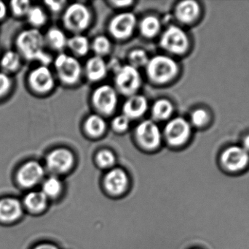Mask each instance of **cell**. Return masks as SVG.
Instances as JSON below:
<instances>
[{
    "label": "cell",
    "mask_w": 249,
    "mask_h": 249,
    "mask_svg": "<svg viewBox=\"0 0 249 249\" xmlns=\"http://www.w3.org/2000/svg\"><path fill=\"white\" fill-rule=\"evenodd\" d=\"M1 53H2V52H1V49H0V56H1Z\"/></svg>",
    "instance_id": "60d3db41"
},
{
    "label": "cell",
    "mask_w": 249,
    "mask_h": 249,
    "mask_svg": "<svg viewBox=\"0 0 249 249\" xmlns=\"http://www.w3.org/2000/svg\"><path fill=\"white\" fill-rule=\"evenodd\" d=\"M92 102L96 111L100 114L110 115L115 111L118 105V92L110 85H102L93 92Z\"/></svg>",
    "instance_id": "8fae6325"
},
{
    "label": "cell",
    "mask_w": 249,
    "mask_h": 249,
    "mask_svg": "<svg viewBox=\"0 0 249 249\" xmlns=\"http://www.w3.org/2000/svg\"><path fill=\"white\" fill-rule=\"evenodd\" d=\"M32 249H60L55 244L48 242L39 243L36 244Z\"/></svg>",
    "instance_id": "74e56055"
},
{
    "label": "cell",
    "mask_w": 249,
    "mask_h": 249,
    "mask_svg": "<svg viewBox=\"0 0 249 249\" xmlns=\"http://www.w3.org/2000/svg\"><path fill=\"white\" fill-rule=\"evenodd\" d=\"M106 129L107 123L105 118L98 114L89 115L85 122V130L91 137H97L102 135Z\"/></svg>",
    "instance_id": "484cf974"
},
{
    "label": "cell",
    "mask_w": 249,
    "mask_h": 249,
    "mask_svg": "<svg viewBox=\"0 0 249 249\" xmlns=\"http://www.w3.org/2000/svg\"><path fill=\"white\" fill-rule=\"evenodd\" d=\"M98 166L102 169H107L114 166L116 162V156L112 151L108 149L99 151L96 156Z\"/></svg>",
    "instance_id": "1f68e13d"
},
{
    "label": "cell",
    "mask_w": 249,
    "mask_h": 249,
    "mask_svg": "<svg viewBox=\"0 0 249 249\" xmlns=\"http://www.w3.org/2000/svg\"><path fill=\"white\" fill-rule=\"evenodd\" d=\"M201 8L197 1L193 0H185L180 1L176 6V19L180 23L184 24H191L199 19Z\"/></svg>",
    "instance_id": "ac0fdd59"
},
{
    "label": "cell",
    "mask_w": 249,
    "mask_h": 249,
    "mask_svg": "<svg viewBox=\"0 0 249 249\" xmlns=\"http://www.w3.org/2000/svg\"><path fill=\"white\" fill-rule=\"evenodd\" d=\"M137 25L136 16L130 12L117 14L111 19L109 31L115 39H125L131 36Z\"/></svg>",
    "instance_id": "4fadbf2b"
},
{
    "label": "cell",
    "mask_w": 249,
    "mask_h": 249,
    "mask_svg": "<svg viewBox=\"0 0 249 249\" xmlns=\"http://www.w3.org/2000/svg\"><path fill=\"white\" fill-rule=\"evenodd\" d=\"M23 62V58L16 50H7L0 56V71L13 76L21 70Z\"/></svg>",
    "instance_id": "ffe728a7"
},
{
    "label": "cell",
    "mask_w": 249,
    "mask_h": 249,
    "mask_svg": "<svg viewBox=\"0 0 249 249\" xmlns=\"http://www.w3.org/2000/svg\"><path fill=\"white\" fill-rule=\"evenodd\" d=\"M139 28L142 36L146 38H155L160 31L161 22L157 16H145L139 23Z\"/></svg>",
    "instance_id": "d4e9b609"
},
{
    "label": "cell",
    "mask_w": 249,
    "mask_h": 249,
    "mask_svg": "<svg viewBox=\"0 0 249 249\" xmlns=\"http://www.w3.org/2000/svg\"><path fill=\"white\" fill-rule=\"evenodd\" d=\"M53 64L57 76L65 84H74L81 77L83 68L75 57L61 53L53 60Z\"/></svg>",
    "instance_id": "52a82bcc"
},
{
    "label": "cell",
    "mask_w": 249,
    "mask_h": 249,
    "mask_svg": "<svg viewBox=\"0 0 249 249\" xmlns=\"http://www.w3.org/2000/svg\"><path fill=\"white\" fill-rule=\"evenodd\" d=\"M90 48L94 51L96 56L103 57L109 54L112 48V44L107 37L99 35L93 39L90 44Z\"/></svg>",
    "instance_id": "f546056e"
},
{
    "label": "cell",
    "mask_w": 249,
    "mask_h": 249,
    "mask_svg": "<svg viewBox=\"0 0 249 249\" xmlns=\"http://www.w3.org/2000/svg\"><path fill=\"white\" fill-rule=\"evenodd\" d=\"M174 107L168 99L162 98L154 102L152 107V118L155 121H165L168 119L174 113Z\"/></svg>",
    "instance_id": "603a6c76"
},
{
    "label": "cell",
    "mask_w": 249,
    "mask_h": 249,
    "mask_svg": "<svg viewBox=\"0 0 249 249\" xmlns=\"http://www.w3.org/2000/svg\"><path fill=\"white\" fill-rule=\"evenodd\" d=\"M26 86L32 94L43 96L51 93L55 87V77L48 66L39 64L28 73Z\"/></svg>",
    "instance_id": "277c9868"
},
{
    "label": "cell",
    "mask_w": 249,
    "mask_h": 249,
    "mask_svg": "<svg viewBox=\"0 0 249 249\" xmlns=\"http://www.w3.org/2000/svg\"><path fill=\"white\" fill-rule=\"evenodd\" d=\"M32 5L28 0H13L8 4L9 14L15 19H25Z\"/></svg>",
    "instance_id": "f1b7e54d"
},
{
    "label": "cell",
    "mask_w": 249,
    "mask_h": 249,
    "mask_svg": "<svg viewBox=\"0 0 249 249\" xmlns=\"http://www.w3.org/2000/svg\"><path fill=\"white\" fill-rule=\"evenodd\" d=\"M108 67L103 57L94 56L88 60L85 67V73L90 81L102 80L107 74Z\"/></svg>",
    "instance_id": "44dd1931"
},
{
    "label": "cell",
    "mask_w": 249,
    "mask_h": 249,
    "mask_svg": "<svg viewBox=\"0 0 249 249\" xmlns=\"http://www.w3.org/2000/svg\"><path fill=\"white\" fill-rule=\"evenodd\" d=\"M221 160L229 171H241L248 165L249 153L242 146H231L224 151Z\"/></svg>",
    "instance_id": "2e32d148"
},
{
    "label": "cell",
    "mask_w": 249,
    "mask_h": 249,
    "mask_svg": "<svg viewBox=\"0 0 249 249\" xmlns=\"http://www.w3.org/2000/svg\"><path fill=\"white\" fill-rule=\"evenodd\" d=\"M25 19L30 28L40 30V28L45 26L48 21V15L42 6L32 4Z\"/></svg>",
    "instance_id": "cb8c5ba5"
},
{
    "label": "cell",
    "mask_w": 249,
    "mask_h": 249,
    "mask_svg": "<svg viewBox=\"0 0 249 249\" xmlns=\"http://www.w3.org/2000/svg\"><path fill=\"white\" fill-rule=\"evenodd\" d=\"M15 87L13 76L0 71V102L11 95Z\"/></svg>",
    "instance_id": "4dcf8cb0"
},
{
    "label": "cell",
    "mask_w": 249,
    "mask_h": 249,
    "mask_svg": "<svg viewBox=\"0 0 249 249\" xmlns=\"http://www.w3.org/2000/svg\"><path fill=\"white\" fill-rule=\"evenodd\" d=\"M25 210L21 200L16 197H0V223L13 225L23 218Z\"/></svg>",
    "instance_id": "5bb4252c"
},
{
    "label": "cell",
    "mask_w": 249,
    "mask_h": 249,
    "mask_svg": "<svg viewBox=\"0 0 249 249\" xmlns=\"http://www.w3.org/2000/svg\"><path fill=\"white\" fill-rule=\"evenodd\" d=\"M243 148L249 153V134L246 136L243 140Z\"/></svg>",
    "instance_id": "ab89813d"
},
{
    "label": "cell",
    "mask_w": 249,
    "mask_h": 249,
    "mask_svg": "<svg viewBox=\"0 0 249 249\" xmlns=\"http://www.w3.org/2000/svg\"><path fill=\"white\" fill-rule=\"evenodd\" d=\"M9 15L8 4L0 0V23L4 21Z\"/></svg>",
    "instance_id": "8d00e7d4"
},
{
    "label": "cell",
    "mask_w": 249,
    "mask_h": 249,
    "mask_svg": "<svg viewBox=\"0 0 249 249\" xmlns=\"http://www.w3.org/2000/svg\"><path fill=\"white\" fill-rule=\"evenodd\" d=\"M45 173V167L39 161L28 159L18 165L15 172V181L18 187L23 191H31L44 181Z\"/></svg>",
    "instance_id": "7a4b0ae2"
},
{
    "label": "cell",
    "mask_w": 249,
    "mask_h": 249,
    "mask_svg": "<svg viewBox=\"0 0 249 249\" xmlns=\"http://www.w3.org/2000/svg\"><path fill=\"white\" fill-rule=\"evenodd\" d=\"M130 121L127 117L124 114L118 115L112 120V125L114 130L118 133H124L128 129L130 126Z\"/></svg>",
    "instance_id": "e575fe53"
},
{
    "label": "cell",
    "mask_w": 249,
    "mask_h": 249,
    "mask_svg": "<svg viewBox=\"0 0 249 249\" xmlns=\"http://www.w3.org/2000/svg\"><path fill=\"white\" fill-rule=\"evenodd\" d=\"M115 7H128L133 3L132 1H112Z\"/></svg>",
    "instance_id": "f35d334b"
},
{
    "label": "cell",
    "mask_w": 249,
    "mask_h": 249,
    "mask_svg": "<svg viewBox=\"0 0 249 249\" xmlns=\"http://www.w3.org/2000/svg\"><path fill=\"white\" fill-rule=\"evenodd\" d=\"M191 133V124L182 117H176L170 120L165 124L163 131L165 140L173 147H179L185 144Z\"/></svg>",
    "instance_id": "30bf717a"
},
{
    "label": "cell",
    "mask_w": 249,
    "mask_h": 249,
    "mask_svg": "<svg viewBox=\"0 0 249 249\" xmlns=\"http://www.w3.org/2000/svg\"><path fill=\"white\" fill-rule=\"evenodd\" d=\"M64 1H46L45 5L51 13H59L64 7Z\"/></svg>",
    "instance_id": "d590c367"
},
{
    "label": "cell",
    "mask_w": 249,
    "mask_h": 249,
    "mask_svg": "<svg viewBox=\"0 0 249 249\" xmlns=\"http://www.w3.org/2000/svg\"><path fill=\"white\" fill-rule=\"evenodd\" d=\"M115 89L125 96L136 95L142 86V76L139 70L130 64L119 67L115 76Z\"/></svg>",
    "instance_id": "ba28073f"
},
{
    "label": "cell",
    "mask_w": 249,
    "mask_h": 249,
    "mask_svg": "<svg viewBox=\"0 0 249 249\" xmlns=\"http://www.w3.org/2000/svg\"><path fill=\"white\" fill-rule=\"evenodd\" d=\"M130 184L128 175L122 168H114L105 174L103 185L105 191L112 197L121 196L128 190Z\"/></svg>",
    "instance_id": "9a60e30c"
},
{
    "label": "cell",
    "mask_w": 249,
    "mask_h": 249,
    "mask_svg": "<svg viewBox=\"0 0 249 249\" xmlns=\"http://www.w3.org/2000/svg\"><path fill=\"white\" fill-rule=\"evenodd\" d=\"M67 46L76 55L85 56L90 50V44L86 36L77 34L68 39Z\"/></svg>",
    "instance_id": "83f0119b"
},
{
    "label": "cell",
    "mask_w": 249,
    "mask_h": 249,
    "mask_svg": "<svg viewBox=\"0 0 249 249\" xmlns=\"http://www.w3.org/2000/svg\"><path fill=\"white\" fill-rule=\"evenodd\" d=\"M148 109L147 99L143 95L128 96L123 107V114L130 120L137 119L143 116Z\"/></svg>",
    "instance_id": "d6986e66"
},
{
    "label": "cell",
    "mask_w": 249,
    "mask_h": 249,
    "mask_svg": "<svg viewBox=\"0 0 249 249\" xmlns=\"http://www.w3.org/2000/svg\"><path fill=\"white\" fill-rule=\"evenodd\" d=\"M14 44V49L23 61L46 66L53 61L52 57L47 51L44 34L39 29L28 28L20 31L15 38Z\"/></svg>",
    "instance_id": "6da1fadb"
},
{
    "label": "cell",
    "mask_w": 249,
    "mask_h": 249,
    "mask_svg": "<svg viewBox=\"0 0 249 249\" xmlns=\"http://www.w3.org/2000/svg\"><path fill=\"white\" fill-rule=\"evenodd\" d=\"M160 45L162 49L170 54L182 55L190 48V39L184 29L179 26L171 25L161 35Z\"/></svg>",
    "instance_id": "5b68a950"
},
{
    "label": "cell",
    "mask_w": 249,
    "mask_h": 249,
    "mask_svg": "<svg viewBox=\"0 0 249 249\" xmlns=\"http://www.w3.org/2000/svg\"><path fill=\"white\" fill-rule=\"evenodd\" d=\"M74 164V156L72 152L65 148H57L48 152L45 156V171L52 175L66 173L72 168Z\"/></svg>",
    "instance_id": "9c48e42d"
},
{
    "label": "cell",
    "mask_w": 249,
    "mask_h": 249,
    "mask_svg": "<svg viewBox=\"0 0 249 249\" xmlns=\"http://www.w3.org/2000/svg\"><path fill=\"white\" fill-rule=\"evenodd\" d=\"M138 143L146 150H154L160 146L162 134L158 124L152 120H145L136 129Z\"/></svg>",
    "instance_id": "7c38bea8"
},
{
    "label": "cell",
    "mask_w": 249,
    "mask_h": 249,
    "mask_svg": "<svg viewBox=\"0 0 249 249\" xmlns=\"http://www.w3.org/2000/svg\"><path fill=\"white\" fill-rule=\"evenodd\" d=\"M47 47L54 51H61L67 46L68 38L59 28L51 27L44 34Z\"/></svg>",
    "instance_id": "7402d4cb"
},
{
    "label": "cell",
    "mask_w": 249,
    "mask_h": 249,
    "mask_svg": "<svg viewBox=\"0 0 249 249\" xmlns=\"http://www.w3.org/2000/svg\"><path fill=\"white\" fill-rule=\"evenodd\" d=\"M62 20L66 29L77 35L89 27L91 20V13L86 4L72 3L65 9Z\"/></svg>",
    "instance_id": "8992f818"
},
{
    "label": "cell",
    "mask_w": 249,
    "mask_h": 249,
    "mask_svg": "<svg viewBox=\"0 0 249 249\" xmlns=\"http://www.w3.org/2000/svg\"><path fill=\"white\" fill-rule=\"evenodd\" d=\"M210 115L209 112L203 108L195 110L190 115V124L194 127L200 128L204 127L209 123Z\"/></svg>",
    "instance_id": "836d02e7"
},
{
    "label": "cell",
    "mask_w": 249,
    "mask_h": 249,
    "mask_svg": "<svg viewBox=\"0 0 249 249\" xmlns=\"http://www.w3.org/2000/svg\"><path fill=\"white\" fill-rule=\"evenodd\" d=\"M21 202L25 211L34 215L44 213L49 205L48 197L37 190L26 192L22 197Z\"/></svg>",
    "instance_id": "e0dca14e"
},
{
    "label": "cell",
    "mask_w": 249,
    "mask_h": 249,
    "mask_svg": "<svg viewBox=\"0 0 249 249\" xmlns=\"http://www.w3.org/2000/svg\"><path fill=\"white\" fill-rule=\"evenodd\" d=\"M62 190V181L55 175H51L42 181L40 191L48 200H55L60 195Z\"/></svg>",
    "instance_id": "4316f807"
},
{
    "label": "cell",
    "mask_w": 249,
    "mask_h": 249,
    "mask_svg": "<svg viewBox=\"0 0 249 249\" xmlns=\"http://www.w3.org/2000/svg\"><path fill=\"white\" fill-rule=\"evenodd\" d=\"M128 60L130 65L139 69V67H146L149 58L144 50L136 48L130 51Z\"/></svg>",
    "instance_id": "d6a6232c"
},
{
    "label": "cell",
    "mask_w": 249,
    "mask_h": 249,
    "mask_svg": "<svg viewBox=\"0 0 249 249\" xmlns=\"http://www.w3.org/2000/svg\"><path fill=\"white\" fill-rule=\"evenodd\" d=\"M145 67L148 78L157 84H165L171 81L178 73L177 61L165 55H156L149 58Z\"/></svg>",
    "instance_id": "3957f363"
}]
</instances>
